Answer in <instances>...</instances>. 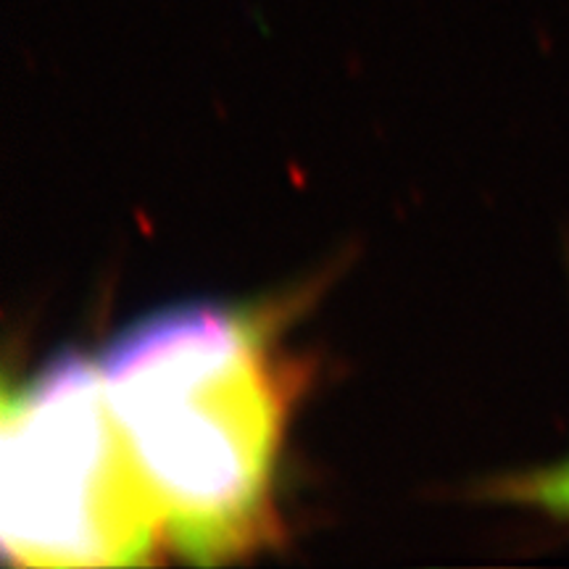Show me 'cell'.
I'll return each instance as SVG.
<instances>
[{
    "mask_svg": "<svg viewBox=\"0 0 569 569\" xmlns=\"http://www.w3.org/2000/svg\"><path fill=\"white\" fill-rule=\"evenodd\" d=\"M274 306L182 303L127 327L101 359L111 409L167 540L224 565L274 538V472L298 375Z\"/></svg>",
    "mask_w": 569,
    "mask_h": 569,
    "instance_id": "6da1fadb",
    "label": "cell"
},
{
    "mask_svg": "<svg viewBox=\"0 0 569 569\" xmlns=\"http://www.w3.org/2000/svg\"><path fill=\"white\" fill-rule=\"evenodd\" d=\"M3 551L21 567L146 565L163 517L127 443L101 367L63 353L6 382Z\"/></svg>",
    "mask_w": 569,
    "mask_h": 569,
    "instance_id": "7a4b0ae2",
    "label": "cell"
},
{
    "mask_svg": "<svg viewBox=\"0 0 569 569\" xmlns=\"http://www.w3.org/2000/svg\"><path fill=\"white\" fill-rule=\"evenodd\" d=\"M503 496L517 503L546 511L551 517L569 519V457L551 467L532 469L503 482Z\"/></svg>",
    "mask_w": 569,
    "mask_h": 569,
    "instance_id": "3957f363",
    "label": "cell"
}]
</instances>
